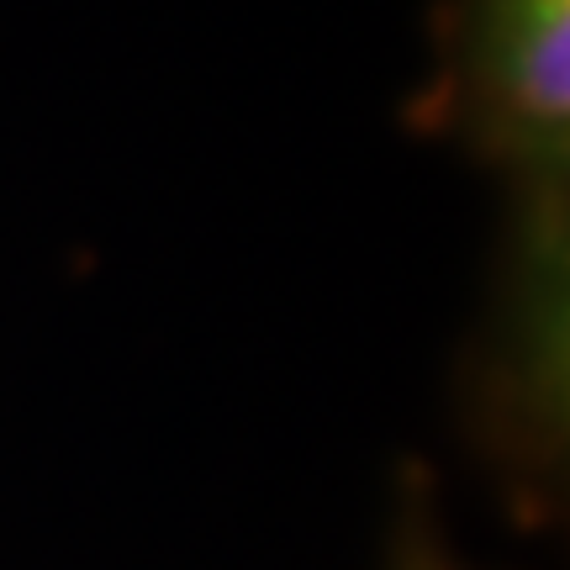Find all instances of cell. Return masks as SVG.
<instances>
[{
	"mask_svg": "<svg viewBox=\"0 0 570 570\" xmlns=\"http://www.w3.org/2000/svg\"><path fill=\"white\" fill-rule=\"evenodd\" d=\"M391 570H460L449 560L444 544H439V529H433V518H428L423 497H412V518H407V529H402V539H396Z\"/></svg>",
	"mask_w": 570,
	"mask_h": 570,
	"instance_id": "obj_2",
	"label": "cell"
},
{
	"mask_svg": "<svg viewBox=\"0 0 570 570\" xmlns=\"http://www.w3.org/2000/svg\"><path fill=\"white\" fill-rule=\"evenodd\" d=\"M423 122L508 190L502 291H570V0H449Z\"/></svg>",
	"mask_w": 570,
	"mask_h": 570,
	"instance_id": "obj_1",
	"label": "cell"
}]
</instances>
